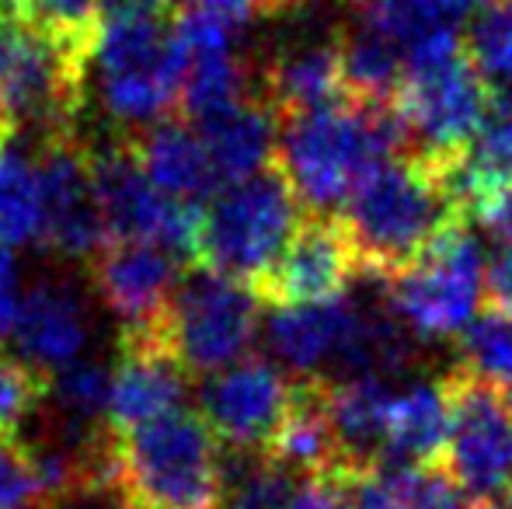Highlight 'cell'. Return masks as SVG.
<instances>
[{"label": "cell", "mask_w": 512, "mask_h": 509, "mask_svg": "<svg viewBox=\"0 0 512 509\" xmlns=\"http://www.w3.org/2000/svg\"><path fill=\"white\" fill-rule=\"evenodd\" d=\"M401 154H408V136L394 105L345 98L286 116L276 161L310 217H335L373 171Z\"/></svg>", "instance_id": "obj_1"}, {"label": "cell", "mask_w": 512, "mask_h": 509, "mask_svg": "<svg viewBox=\"0 0 512 509\" xmlns=\"http://www.w3.org/2000/svg\"><path fill=\"white\" fill-rule=\"evenodd\" d=\"M338 224L349 234L359 272L384 283L467 220L453 203L443 164L401 154L359 185Z\"/></svg>", "instance_id": "obj_2"}, {"label": "cell", "mask_w": 512, "mask_h": 509, "mask_svg": "<svg viewBox=\"0 0 512 509\" xmlns=\"http://www.w3.org/2000/svg\"><path fill=\"white\" fill-rule=\"evenodd\" d=\"M115 496L126 509H220V440L203 415L178 408L115 433Z\"/></svg>", "instance_id": "obj_3"}, {"label": "cell", "mask_w": 512, "mask_h": 509, "mask_svg": "<svg viewBox=\"0 0 512 509\" xmlns=\"http://www.w3.org/2000/svg\"><path fill=\"white\" fill-rule=\"evenodd\" d=\"M391 105L405 126L408 154L450 164L485 123L492 98L464 39L446 32L408 56Z\"/></svg>", "instance_id": "obj_4"}, {"label": "cell", "mask_w": 512, "mask_h": 509, "mask_svg": "<svg viewBox=\"0 0 512 509\" xmlns=\"http://www.w3.org/2000/svg\"><path fill=\"white\" fill-rule=\"evenodd\" d=\"M185 49L161 18H105L88 53V77L105 116L147 129L178 105Z\"/></svg>", "instance_id": "obj_5"}, {"label": "cell", "mask_w": 512, "mask_h": 509, "mask_svg": "<svg viewBox=\"0 0 512 509\" xmlns=\"http://www.w3.org/2000/svg\"><path fill=\"white\" fill-rule=\"evenodd\" d=\"M300 199L279 168L223 185L203 210L196 262L206 272L258 286L300 231Z\"/></svg>", "instance_id": "obj_6"}, {"label": "cell", "mask_w": 512, "mask_h": 509, "mask_svg": "<svg viewBox=\"0 0 512 509\" xmlns=\"http://www.w3.org/2000/svg\"><path fill=\"white\" fill-rule=\"evenodd\" d=\"M88 84V49L46 32L21 11L0 14V105L14 126L70 136Z\"/></svg>", "instance_id": "obj_7"}, {"label": "cell", "mask_w": 512, "mask_h": 509, "mask_svg": "<svg viewBox=\"0 0 512 509\" xmlns=\"http://www.w3.org/2000/svg\"><path fill=\"white\" fill-rule=\"evenodd\" d=\"M485 262L471 224H457L408 269L384 279V300L418 342L460 339L485 297Z\"/></svg>", "instance_id": "obj_8"}, {"label": "cell", "mask_w": 512, "mask_h": 509, "mask_svg": "<svg viewBox=\"0 0 512 509\" xmlns=\"http://www.w3.org/2000/svg\"><path fill=\"white\" fill-rule=\"evenodd\" d=\"M255 286L196 272L185 276L161 321V346L192 374H220L248 356L258 335Z\"/></svg>", "instance_id": "obj_9"}, {"label": "cell", "mask_w": 512, "mask_h": 509, "mask_svg": "<svg viewBox=\"0 0 512 509\" xmlns=\"http://www.w3.org/2000/svg\"><path fill=\"white\" fill-rule=\"evenodd\" d=\"M88 157L108 241H150L178 258H196L203 210L157 192L143 175L129 136L88 147Z\"/></svg>", "instance_id": "obj_10"}, {"label": "cell", "mask_w": 512, "mask_h": 509, "mask_svg": "<svg viewBox=\"0 0 512 509\" xmlns=\"http://www.w3.org/2000/svg\"><path fill=\"white\" fill-rule=\"evenodd\" d=\"M453 394V426L443 468L474 499L506 496L512 485V412L495 387L471 381L457 367L446 370Z\"/></svg>", "instance_id": "obj_11"}, {"label": "cell", "mask_w": 512, "mask_h": 509, "mask_svg": "<svg viewBox=\"0 0 512 509\" xmlns=\"http://www.w3.org/2000/svg\"><path fill=\"white\" fill-rule=\"evenodd\" d=\"M182 262L175 252L150 241H108L91 258V283L108 314L122 325V339H157L171 297L182 286Z\"/></svg>", "instance_id": "obj_12"}, {"label": "cell", "mask_w": 512, "mask_h": 509, "mask_svg": "<svg viewBox=\"0 0 512 509\" xmlns=\"http://www.w3.org/2000/svg\"><path fill=\"white\" fill-rule=\"evenodd\" d=\"M42 185V245L70 262H91L108 245V231L91 178L88 147L77 136L42 140L39 150Z\"/></svg>", "instance_id": "obj_13"}, {"label": "cell", "mask_w": 512, "mask_h": 509, "mask_svg": "<svg viewBox=\"0 0 512 509\" xmlns=\"http://www.w3.org/2000/svg\"><path fill=\"white\" fill-rule=\"evenodd\" d=\"M290 398L293 384L276 363L244 356L234 367L206 377L199 408L216 440L241 454V450H269Z\"/></svg>", "instance_id": "obj_14"}, {"label": "cell", "mask_w": 512, "mask_h": 509, "mask_svg": "<svg viewBox=\"0 0 512 509\" xmlns=\"http://www.w3.org/2000/svg\"><path fill=\"white\" fill-rule=\"evenodd\" d=\"M460 217L499 241L512 238V102L492 98L485 123L443 164Z\"/></svg>", "instance_id": "obj_15"}, {"label": "cell", "mask_w": 512, "mask_h": 509, "mask_svg": "<svg viewBox=\"0 0 512 509\" xmlns=\"http://www.w3.org/2000/svg\"><path fill=\"white\" fill-rule=\"evenodd\" d=\"M356 272L359 258L342 224L335 217H310L300 224L297 238L269 269V276L255 286V293L276 307L324 304L345 297Z\"/></svg>", "instance_id": "obj_16"}, {"label": "cell", "mask_w": 512, "mask_h": 509, "mask_svg": "<svg viewBox=\"0 0 512 509\" xmlns=\"http://www.w3.org/2000/svg\"><path fill=\"white\" fill-rule=\"evenodd\" d=\"M91 314L81 293L60 279H39L21 293L18 321H14L11 346L14 356L53 377L63 367L84 360L91 346Z\"/></svg>", "instance_id": "obj_17"}, {"label": "cell", "mask_w": 512, "mask_h": 509, "mask_svg": "<svg viewBox=\"0 0 512 509\" xmlns=\"http://www.w3.org/2000/svg\"><path fill=\"white\" fill-rule=\"evenodd\" d=\"M185 370L161 339H122V356L112 370L108 429L126 433L185 408Z\"/></svg>", "instance_id": "obj_18"}, {"label": "cell", "mask_w": 512, "mask_h": 509, "mask_svg": "<svg viewBox=\"0 0 512 509\" xmlns=\"http://www.w3.org/2000/svg\"><path fill=\"white\" fill-rule=\"evenodd\" d=\"M258 95L279 112V119L345 102L349 88L338 39H307L279 49L258 67Z\"/></svg>", "instance_id": "obj_19"}, {"label": "cell", "mask_w": 512, "mask_h": 509, "mask_svg": "<svg viewBox=\"0 0 512 509\" xmlns=\"http://www.w3.org/2000/svg\"><path fill=\"white\" fill-rule=\"evenodd\" d=\"M453 426V394L446 374L398 381L387 405L384 426V461L411 464H443V450Z\"/></svg>", "instance_id": "obj_20"}, {"label": "cell", "mask_w": 512, "mask_h": 509, "mask_svg": "<svg viewBox=\"0 0 512 509\" xmlns=\"http://www.w3.org/2000/svg\"><path fill=\"white\" fill-rule=\"evenodd\" d=\"M129 143H133L143 175L168 199L199 206L203 199H213L223 189L213 161H209L203 133L192 123L161 119V123L143 129L140 136H129Z\"/></svg>", "instance_id": "obj_21"}, {"label": "cell", "mask_w": 512, "mask_h": 509, "mask_svg": "<svg viewBox=\"0 0 512 509\" xmlns=\"http://www.w3.org/2000/svg\"><path fill=\"white\" fill-rule=\"evenodd\" d=\"M196 129L203 133L220 185H234L272 168L279 154L283 123H279V112L255 91L251 98L230 105V109L199 123Z\"/></svg>", "instance_id": "obj_22"}, {"label": "cell", "mask_w": 512, "mask_h": 509, "mask_svg": "<svg viewBox=\"0 0 512 509\" xmlns=\"http://www.w3.org/2000/svg\"><path fill=\"white\" fill-rule=\"evenodd\" d=\"M265 454L286 471L304 478H324L345 471L342 447L328 412V381L307 377L293 384V398Z\"/></svg>", "instance_id": "obj_23"}, {"label": "cell", "mask_w": 512, "mask_h": 509, "mask_svg": "<svg viewBox=\"0 0 512 509\" xmlns=\"http://www.w3.org/2000/svg\"><path fill=\"white\" fill-rule=\"evenodd\" d=\"M251 67L237 56V49H199L185 53L182 91H178V109L189 116L192 126L220 116L223 109L251 98Z\"/></svg>", "instance_id": "obj_24"}, {"label": "cell", "mask_w": 512, "mask_h": 509, "mask_svg": "<svg viewBox=\"0 0 512 509\" xmlns=\"http://www.w3.org/2000/svg\"><path fill=\"white\" fill-rule=\"evenodd\" d=\"M345 7L349 25L394 42L405 56L460 25V14L446 0H345Z\"/></svg>", "instance_id": "obj_25"}, {"label": "cell", "mask_w": 512, "mask_h": 509, "mask_svg": "<svg viewBox=\"0 0 512 509\" xmlns=\"http://www.w3.org/2000/svg\"><path fill=\"white\" fill-rule=\"evenodd\" d=\"M42 241L39 161L7 143L0 150V252H18Z\"/></svg>", "instance_id": "obj_26"}, {"label": "cell", "mask_w": 512, "mask_h": 509, "mask_svg": "<svg viewBox=\"0 0 512 509\" xmlns=\"http://www.w3.org/2000/svg\"><path fill=\"white\" fill-rule=\"evenodd\" d=\"M49 398H53L56 412L67 419L70 433H105L108 401H112V370L102 360L84 356V360L70 363L60 374L49 377Z\"/></svg>", "instance_id": "obj_27"}, {"label": "cell", "mask_w": 512, "mask_h": 509, "mask_svg": "<svg viewBox=\"0 0 512 509\" xmlns=\"http://www.w3.org/2000/svg\"><path fill=\"white\" fill-rule=\"evenodd\" d=\"M297 475L265 450H241L223 461L220 509H286L297 492Z\"/></svg>", "instance_id": "obj_28"}, {"label": "cell", "mask_w": 512, "mask_h": 509, "mask_svg": "<svg viewBox=\"0 0 512 509\" xmlns=\"http://www.w3.org/2000/svg\"><path fill=\"white\" fill-rule=\"evenodd\" d=\"M457 370L471 381L488 384L495 391L512 387V311H495L488 307L485 314L464 328L457 339Z\"/></svg>", "instance_id": "obj_29"}, {"label": "cell", "mask_w": 512, "mask_h": 509, "mask_svg": "<svg viewBox=\"0 0 512 509\" xmlns=\"http://www.w3.org/2000/svg\"><path fill=\"white\" fill-rule=\"evenodd\" d=\"M464 49L488 91L512 102V0H495L471 18Z\"/></svg>", "instance_id": "obj_30"}, {"label": "cell", "mask_w": 512, "mask_h": 509, "mask_svg": "<svg viewBox=\"0 0 512 509\" xmlns=\"http://www.w3.org/2000/svg\"><path fill=\"white\" fill-rule=\"evenodd\" d=\"M411 475H415L411 464L377 461L370 468L342 471L335 478L349 509H411Z\"/></svg>", "instance_id": "obj_31"}, {"label": "cell", "mask_w": 512, "mask_h": 509, "mask_svg": "<svg viewBox=\"0 0 512 509\" xmlns=\"http://www.w3.org/2000/svg\"><path fill=\"white\" fill-rule=\"evenodd\" d=\"M49 398V377L18 356L0 353V440H18V429Z\"/></svg>", "instance_id": "obj_32"}, {"label": "cell", "mask_w": 512, "mask_h": 509, "mask_svg": "<svg viewBox=\"0 0 512 509\" xmlns=\"http://www.w3.org/2000/svg\"><path fill=\"white\" fill-rule=\"evenodd\" d=\"M14 11H21L28 21L42 25L46 32L88 49L95 42V32L102 25V0H14Z\"/></svg>", "instance_id": "obj_33"}, {"label": "cell", "mask_w": 512, "mask_h": 509, "mask_svg": "<svg viewBox=\"0 0 512 509\" xmlns=\"http://www.w3.org/2000/svg\"><path fill=\"white\" fill-rule=\"evenodd\" d=\"M42 506H49V499L35 471L32 450L21 440H0V509Z\"/></svg>", "instance_id": "obj_34"}, {"label": "cell", "mask_w": 512, "mask_h": 509, "mask_svg": "<svg viewBox=\"0 0 512 509\" xmlns=\"http://www.w3.org/2000/svg\"><path fill=\"white\" fill-rule=\"evenodd\" d=\"M411 509H478V499L443 464H425L411 475Z\"/></svg>", "instance_id": "obj_35"}, {"label": "cell", "mask_w": 512, "mask_h": 509, "mask_svg": "<svg viewBox=\"0 0 512 509\" xmlns=\"http://www.w3.org/2000/svg\"><path fill=\"white\" fill-rule=\"evenodd\" d=\"M185 4L213 14V18H220L223 25L234 28V32L255 25L262 14H276L279 11L276 0H185Z\"/></svg>", "instance_id": "obj_36"}, {"label": "cell", "mask_w": 512, "mask_h": 509, "mask_svg": "<svg viewBox=\"0 0 512 509\" xmlns=\"http://www.w3.org/2000/svg\"><path fill=\"white\" fill-rule=\"evenodd\" d=\"M485 297L495 311H512V238L499 241L485 262Z\"/></svg>", "instance_id": "obj_37"}, {"label": "cell", "mask_w": 512, "mask_h": 509, "mask_svg": "<svg viewBox=\"0 0 512 509\" xmlns=\"http://www.w3.org/2000/svg\"><path fill=\"white\" fill-rule=\"evenodd\" d=\"M286 509H349V503H345V492L338 485V478L324 475V478H304V485H297V492H293Z\"/></svg>", "instance_id": "obj_38"}, {"label": "cell", "mask_w": 512, "mask_h": 509, "mask_svg": "<svg viewBox=\"0 0 512 509\" xmlns=\"http://www.w3.org/2000/svg\"><path fill=\"white\" fill-rule=\"evenodd\" d=\"M175 0H102L105 18H161Z\"/></svg>", "instance_id": "obj_39"}, {"label": "cell", "mask_w": 512, "mask_h": 509, "mask_svg": "<svg viewBox=\"0 0 512 509\" xmlns=\"http://www.w3.org/2000/svg\"><path fill=\"white\" fill-rule=\"evenodd\" d=\"M446 4H450V7H453V11H457V14H460V18H464V14H467V11H474V14H478V11H481V7L495 4V0H446Z\"/></svg>", "instance_id": "obj_40"}, {"label": "cell", "mask_w": 512, "mask_h": 509, "mask_svg": "<svg viewBox=\"0 0 512 509\" xmlns=\"http://www.w3.org/2000/svg\"><path fill=\"white\" fill-rule=\"evenodd\" d=\"M11 136H14V123H11V116L4 112V105H0V150L11 143Z\"/></svg>", "instance_id": "obj_41"}, {"label": "cell", "mask_w": 512, "mask_h": 509, "mask_svg": "<svg viewBox=\"0 0 512 509\" xmlns=\"http://www.w3.org/2000/svg\"><path fill=\"white\" fill-rule=\"evenodd\" d=\"M478 509H512V496H492V499H481Z\"/></svg>", "instance_id": "obj_42"}, {"label": "cell", "mask_w": 512, "mask_h": 509, "mask_svg": "<svg viewBox=\"0 0 512 509\" xmlns=\"http://www.w3.org/2000/svg\"><path fill=\"white\" fill-rule=\"evenodd\" d=\"M293 7H304V4H321V0H290Z\"/></svg>", "instance_id": "obj_43"}, {"label": "cell", "mask_w": 512, "mask_h": 509, "mask_svg": "<svg viewBox=\"0 0 512 509\" xmlns=\"http://www.w3.org/2000/svg\"><path fill=\"white\" fill-rule=\"evenodd\" d=\"M11 7H14V0H0V14L11 11Z\"/></svg>", "instance_id": "obj_44"}, {"label": "cell", "mask_w": 512, "mask_h": 509, "mask_svg": "<svg viewBox=\"0 0 512 509\" xmlns=\"http://www.w3.org/2000/svg\"><path fill=\"white\" fill-rule=\"evenodd\" d=\"M502 398H506V405H509V412H512V387H509L506 394H502Z\"/></svg>", "instance_id": "obj_45"}, {"label": "cell", "mask_w": 512, "mask_h": 509, "mask_svg": "<svg viewBox=\"0 0 512 509\" xmlns=\"http://www.w3.org/2000/svg\"><path fill=\"white\" fill-rule=\"evenodd\" d=\"M74 509H105V506H74ZM122 509H126V506H122Z\"/></svg>", "instance_id": "obj_46"}]
</instances>
